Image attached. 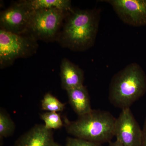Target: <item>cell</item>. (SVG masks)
Wrapping results in <instances>:
<instances>
[{
  "instance_id": "1",
  "label": "cell",
  "mask_w": 146,
  "mask_h": 146,
  "mask_svg": "<svg viewBox=\"0 0 146 146\" xmlns=\"http://www.w3.org/2000/svg\"><path fill=\"white\" fill-rule=\"evenodd\" d=\"M146 93V75L137 63L129 64L113 76L110 84L108 99L121 110L131 106Z\"/></svg>"
},
{
  "instance_id": "2",
  "label": "cell",
  "mask_w": 146,
  "mask_h": 146,
  "mask_svg": "<svg viewBox=\"0 0 146 146\" xmlns=\"http://www.w3.org/2000/svg\"><path fill=\"white\" fill-rule=\"evenodd\" d=\"M116 118L108 111L92 110L76 121L64 118L68 133L75 138L102 144L110 142L114 135Z\"/></svg>"
},
{
  "instance_id": "3",
  "label": "cell",
  "mask_w": 146,
  "mask_h": 146,
  "mask_svg": "<svg viewBox=\"0 0 146 146\" xmlns=\"http://www.w3.org/2000/svg\"><path fill=\"white\" fill-rule=\"evenodd\" d=\"M99 21V11H74L63 29L62 37L64 44L76 51L84 50L92 47L96 41Z\"/></svg>"
},
{
  "instance_id": "4",
  "label": "cell",
  "mask_w": 146,
  "mask_h": 146,
  "mask_svg": "<svg viewBox=\"0 0 146 146\" xmlns=\"http://www.w3.org/2000/svg\"><path fill=\"white\" fill-rule=\"evenodd\" d=\"M64 11L57 9L32 11L27 29L40 38H52L56 34L61 25Z\"/></svg>"
},
{
  "instance_id": "5",
  "label": "cell",
  "mask_w": 146,
  "mask_h": 146,
  "mask_svg": "<svg viewBox=\"0 0 146 146\" xmlns=\"http://www.w3.org/2000/svg\"><path fill=\"white\" fill-rule=\"evenodd\" d=\"M114 135L124 146H140L143 130L130 108L122 110L115 121Z\"/></svg>"
},
{
  "instance_id": "6",
  "label": "cell",
  "mask_w": 146,
  "mask_h": 146,
  "mask_svg": "<svg viewBox=\"0 0 146 146\" xmlns=\"http://www.w3.org/2000/svg\"><path fill=\"white\" fill-rule=\"evenodd\" d=\"M118 17L131 26L146 25V0H106Z\"/></svg>"
},
{
  "instance_id": "7",
  "label": "cell",
  "mask_w": 146,
  "mask_h": 146,
  "mask_svg": "<svg viewBox=\"0 0 146 146\" xmlns=\"http://www.w3.org/2000/svg\"><path fill=\"white\" fill-rule=\"evenodd\" d=\"M31 43L20 34L0 30V61L1 64L11 62L23 56L31 48Z\"/></svg>"
},
{
  "instance_id": "8",
  "label": "cell",
  "mask_w": 146,
  "mask_h": 146,
  "mask_svg": "<svg viewBox=\"0 0 146 146\" xmlns=\"http://www.w3.org/2000/svg\"><path fill=\"white\" fill-rule=\"evenodd\" d=\"M32 11L20 3L1 13V29L19 34L26 30Z\"/></svg>"
},
{
  "instance_id": "9",
  "label": "cell",
  "mask_w": 146,
  "mask_h": 146,
  "mask_svg": "<svg viewBox=\"0 0 146 146\" xmlns=\"http://www.w3.org/2000/svg\"><path fill=\"white\" fill-rule=\"evenodd\" d=\"M54 142L52 130L38 124L22 135L14 146H50Z\"/></svg>"
},
{
  "instance_id": "10",
  "label": "cell",
  "mask_w": 146,
  "mask_h": 146,
  "mask_svg": "<svg viewBox=\"0 0 146 146\" xmlns=\"http://www.w3.org/2000/svg\"><path fill=\"white\" fill-rule=\"evenodd\" d=\"M60 76L62 88L66 91L83 85V71L68 59L62 60Z\"/></svg>"
},
{
  "instance_id": "11",
  "label": "cell",
  "mask_w": 146,
  "mask_h": 146,
  "mask_svg": "<svg viewBox=\"0 0 146 146\" xmlns=\"http://www.w3.org/2000/svg\"><path fill=\"white\" fill-rule=\"evenodd\" d=\"M67 92L69 103L79 117L92 111L89 93L84 85L68 90Z\"/></svg>"
},
{
  "instance_id": "12",
  "label": "cell",
  "mask_w": 146,
  "mask_h": 146,
  "mask_svg": "<svg viewBox=\"0 0 146 146\" xmlns=\"http://www.w3.org/2000/svg\"><path fill=\"white\" fill-rule=\"evenodd\" d=\"M21 3L31 11L52 9L65 11L72 9L71 1L68 0H29L24 1Z\"/></svg>"
},
{
  "instance_id": "13",
  "label": "cell",
  "mask_w": 146,
  "mask_h": 146,
  "mask_svg": "<svg viewBox=\"0 0 146 146\" xmlns=\"http://www.w3.org/2000/svg\"><path fill=\"white\" fill-rule=\"evenodd\" d=\"M15 125L10 116L4 110L0 111V138L11 136L14 132Z\"/></svg>"
},
{
  "instance_id": "14",
  "label": "cell",
  "mask_w": 146,
  "mask_h": 146,
  "mask_svg": "<svg viewBox=\"0 0 146 146\" xmlns=\"http://www.w3.org/2000/svg\"><path fill=\"white\" fill-rule=\"evenodd\" d=\"M42 109L50 112H60L65 109V104L50 93L45 94L41 102Z\"/></svg>"
},
{
  "instance_id": "15",
  "label": "cell",
  "mask_w": 146,
  "mask_h": 146,
  "mask_svg": "<svg viewBox=\"0 0 146 146\" xmlns=\"http://www.w3.org/2000/svg\"><path fill=\"white\" fill-rule=\"evenodd\" d=\"M40 118L44 122L45 127L50 130L60 128L63 125L60 116L57 112H45L40 115Z\"/></svg>"
},
{
  "instance_id": "16",
  "label": "cell",
  "mask_w": 146,
  "mask_h": 146,
  "mask_svg": "<svg viewBox=\"0 0 146 146\" xmlns=\"http://www.w3.org/2000/svg\"><path fill=\"white\" fill-rule=\"evenodd\" d=\"M65 146H102L101 144L77 138L68 137Z\"/></svg>"
},
{
  "instance_id": "17",
  "label": "cell",
  "mask_w": 146,
  "mask_h": 146,
  "mask_svg": "<svg viewBox=\"0 0 146 146\" xmlns=\"http://www.w3.org/2000/svg\"><path fill=\"white\" fill-rule=\"evenodd\" d=\"M143 135L140 146H146V116L144 121L143 127L142 129Z\"/></svg>"
},
{
  "instance_id": "18",
  "label": "cell",
  "mask_w": 146,
  "mask_h": 146,
  "mask_svg": "<svg viewBox=\"0 0 146 146\" xmlns=\"http://www.w3.org/2000/svg\"><path fill=\"white\" fill-rule=\"evenodd\" d=\"M108 146H124L121 144L118 141H115L114 142H110Z\"/></svg>"
},
{
  "instance_id": "19",
  "label": "cell",
  "mask_w": 146,
  "mask_h": 146,
  "mask_svg": "<svg viewBox=\"0 0 146 146\" xmlns=\"http://www.w3.org/2000/svg\"><path fill=\"white\" fill-rule=\"evenodd\" d=\"M50 146H62L60 145H58V144L56 143L55 142H54L52 144V145H51Z\"/></svg>"
}]
</instances>
